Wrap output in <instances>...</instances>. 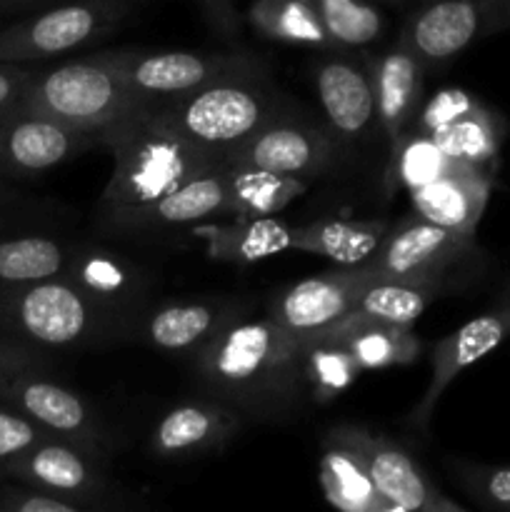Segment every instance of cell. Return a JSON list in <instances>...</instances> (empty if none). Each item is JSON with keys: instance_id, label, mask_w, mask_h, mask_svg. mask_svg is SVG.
Here are the masks:
<instances>
[{"instance_id": "obj_1", "label": "cell", "mask_w": 510, "mask_h": 512, "mask_svg": "<svg viewBox=\"0 0 510 512\" xmlns=\"http://www.w3.org/2000/svg\"><path fill=\"white\" fill-rule=\"evenodd\" d=\"M200 388L238 410L245 420L275 423L298 410L305 388L303 340L273 318L230 320L198 355Z\"/></svg>"}, {"instance_id": "obj_2", "label": "cell", "mask_w": 510, "mask_h": 512, "mask_svg": "<svg viewBox=\"0 0 510 512\" xmlns=\"http://www.w3.org/2000/svg\"><path fill=\"white\" fill-rule=\"evenodd\" d=\"M113 173L100 195L98 210L140 205L178 190L220 158L190 143L155 105H138L105 130Z\"/></svg>"}, {"instance_id": "obj_3", "label": "cell", "mask_w": 510, "mask_h": 512, "mask_svg": "<svg viewBox=\"0 0 510 512\" xmlns=\"http://www.w3.org/2000/svg\"><path fill=\"white\" fill-rule=\"evenodd\" d=\"M0 333L43 353L120 340L135 328L93 303L68 278L0 290Z\"/></svg>"}, {"instance_id": "obj_4", "label": "cell", "mask_w": 510, "mask_h": 512, "mask_svg": "<svg viewBox=\"0 0 510 512\" xmlns=\"http://www.w3.org/2000/svg\"><path fill=\"white\" fill-rule=\"evenodd\" d=\"M153 105L190 143L220 160L288 110L265 70L225 75L195 93Z\"/></svg>"}, {"instance_id": "obj_5", "label": "cell", "mask_w": 510, "mask_h": 512, "mask_svg": "<svg viewBox=\"0 0 510 512\" xmlns=\"http://www.w3.org/2000/svg\"><path fill=\"white\" fill-rule=\"evenodd\" d=\"M20 103L68 125L103 133L138 108L115 50L38 68Z\"/></svg>"}, {"instance_id": "obj_6", "label": "cell", "mask_w": 510, "mask_h": 512, "mask_svg": "<svg viewBox=\"0 0 510 512\" xmlns=\"http://www.w3.org/2000/svg\"><path fill=\"white\" fill-rule=\"evenodd\" d=\"M143 0H65L0 28V63H43L93 48L138 13Z\"/></svg>"}, {"instance_id": "obj_7", "label": "cell", "mask_w": 510, "mask_h": 512, "mask_svg": "<svg viewBox=\"0 0 510 512\" xmlns=\"http://www.w3.org/2000/svg\"><path fill=\"white\" fill-rule=\"evenodd\" d=\"M0 398L28 415L48 435L78 445L98 455L105 463H113L123 448L120 433L108 420L80 395L78 390L48 378L40 370L0 375Z\"/></svg>"}, {"instance_id": "obj_8", "label": "cell", "mask_w": 510, "mask_h": 512, "mask_svg": "<svg viewBox=\"0 0 510 512\" xmlns=\"http://www.w3.org/2000/svg\"><path fill=\"white\" fill-rule=\"evenodd\" d=\"M5 480H20L48 493L80 503L85 512H110L138 508V495L110 475V463L98 455L60 440L55 435L20 455L8 468Z\"/></svg>"}, {"instance_id": "obj_9", "label": "cell", "mask_w": 510, "mask_h": 512, "mask_svg": "<svg viewBox=\"0 0 510 512\" xmlns=\"http://www.w3.org/2000/svg\"><path fill=\"white\" fill-rule=\"evenodd\" d=\"M505 30H510V0H415L398 40L430 73Z\"/></svg>"}, {"instance_id": "obj_10", "label": "cell", "mask_w": 510, "mask_h": 512, "mask_svg": "<svg viewBox=\"0 0 510 512\" xmlns=\"http://www.w3.org/2000/svg\"><path fill=\"white\" fill-rule=\"evenodd\" d=\"M115 53L125 85L138 105L168 103L195 93L225 75L265 70L258 58L240 50L208 53V50L118 48Z\"/></svg>"}, {"instance_id": "obj_11", "label": "cell", "mask_w": 510, "mask_h": 512, "mask_svg": "<svg viewBox=\"0 0 510 512\" xmlns=\"http://www.w3.org/2000/svg\"><path fill=\"white\" fill-rule=\"evenodd\" d=\"M93 148H105L103 130L68 125L20 100L0 113V175L10 183L38 178Z\"/></svg>"}, {"instance_id": "obj_12", "label": "cell", "mask_w": 510, "mask_h": 512, "mask_svg": "<svg viewBox=\"0 0 510 512\" xmlns=\"http://www.w3.org/2000/svg\"><path fill=\"white\" fill-rule=\"evenodd\" d=\"M478 253L475 238L453 233L428 220L405 218L388 230L368 260L358 265L368 280H408V283H443L453 265Z\"/></svg>"}, {"instance_id": "obj_13", "label": "cell", "mask_w": 510, "mask_h": 512, "mask_svg": "<svg viewBox=\"0 0 510 512\" xmlns=\"http://www.w3.org/2000/svg\"><path fill=\"white\" fill-rule=\"evenodd\" d=\"M340 140L328 125L285 110L240 143L228 160L293 178H318L335 163Z\"/></svg>"}, {"instance_id": "obj_14", "label": "cell", "mask_w": 510, "mask_h": 512, "mask_svg": "<svg viewBox=\"0 0 510 512\" xmlns=\"http://www.w3.org/2000/svg\"><path fill=\"white\" fill-rule=\"evenodd\" d=\"M220 215L225 218V158L178 190H170L148 203L98 210L95 228L113 238H140Z\"/></svg>"}, {"instance_id": "obj_15", "label": "cell", "mask_w": 510, "mask_h": 512, "mask_svg": "<svg viewBox=\"0 0 510 512\" xmlns=\"http://www.w3.org/2000/svg\"><path fill=\"white\" fill-rule=\"evenodd\" d=\"M325 125L340 143H360L378 133L370 53L353 48L323 50L313 73Z\"/></svg>"}, {"instance_id": "obj_16", "label": "cell", "mask_w": 510, "mask_h": 512, "mask_svg": "<svg viewBox=\"0 0 510 512\" xmlns=\"http://www.w3.org/2000/svg\"><path fill=\"white\" fill-rule=\"evenodd\" d=\"M370 73H373L375 88V123H378L380 138L385 140V195H390V173H393L395 155L403 145L405 135L410 133L415 115L420 113L423 100L425 73L418 58L395 40L388 50L370 55Z\"/></svg>"}, {"instance_id": "obj_17", "label": "cell", "mask_w": 510, "mask_h": 512, "mask_svg": "<svg viewBox=\"0 0 510 512\" xmlns=\"http://www.w3.org/2000/svg\"><path fill=\"white\" fill-rule=\"evenodd\" d=\"M63 278H68L75 288L83 290L93 303L103 305L120 320L140 325L145 318V305L150 298V278L140 265L110 250L105 245L73 243L68 268Z\"/></svg>"}, {"instance_id": "obj_18", "label": "cell", "mask_w": 510, "mask_h": 512, "mask_svg": "<svg viewBox=\"0 0 510 512\" xmlns=\"http://www.w3.org/2000/svg\"><path fill=\"white\" fill-rule=\"evenodd\" d=\"M370 280L358 265H343L315 278L280 290L268 305V318L300 340L315 338L338 325L353 308L355 298Z\"/></svg>"}, {"instance_id": "obj_19", "label": "cell", "mask_w": 510, "mask_h": 512, "mask_svg": "<svg viewBox=\"0 0 510 512\" xmlns=\"http://www.w3.org/2000/svg\"><path fill=\"white\" fill-rule=\"evenodd\" d=\"M510 338V300L503 298L498 308L478 315L460 325L455 333L445 335L430 350V383L425 388L423 398L410 410V425L420 435H428L430 420L435 415V405L443 398L448 385L463 373L465 368L483 360L493 353L503 340Z\"/></svg>"}, {"instance_id": "obj_20", "label": "cell", "mask_w": 510, "mask_h": 512, "mask_svg": "<svg viewBox=\"0 0 510 512\" xmlns=\"http://www.w3.org/2000/svg\"><path fill=\"white\" fill-rule=\"evenodd\" d=\"M245 418L215 398H195L165 410L148 435V450L160 460H190L218 453L238 438Z\"/></svg>"}, {"instance_id": "obj_21", "label": "cell", "mask_w": 510, "mask_h": 512, "mask_svg": "<svg viewBox=\"0 0 510 512\" xmlns=\"http://www.w3.org/2000/svg\"><path fill=\"white\" fill-rule=\"evenodd\" d=\"M363 450L375 488L393 512H465L400 443L363 428Z\"/></svg>"}, {"instance_id": "obj_22", "label": "cell", "mask_w": 510, "mask_h": 512, "mask_svg": "<svg viewBox=\"0 0 510 512\" xmlns=\"http://www.w3.org/2000/svg\"><path fill=\"white\" fill-rule=\"evenodd\" d=\"M320 488L333 508L345 512H393L378 493L363 450V425L343 423L320 445Z\"/></svg>"}, {"instance_id": "obj_23", "label": "cell", "mask_w": 510, "mask_h": 512, "mask_svg": "<svg viewBox=\"0 0 510 512\" xmlns=\"http://www.w3.org/2000/svg\"><path fill=\"white\" fill-rule=\"evenodd\" d=\"M493 173L495 170L490 168L453 163L440 178L410 190L413 215L475 238L493 188Z\"/></svg>"}, {"instance_id": "obj_24", "label": "cell", "mask_w": 510, "mask_h": 512, "mask_svg": "<svg viewBox=\"0 0 510 512\" xmlns=\"http://www.w3.org/2000/svg\"><path fill=\"white\" fill-rule=\"evenodd\" d=\"M238 315V303H230V300L170 303L145 313L135 335H140L150 348L165 355L193 358Z\"/></svg>"}, {"instance_id": "obj_25", "label": "cell", "mask_w": 510, "mask_h": 512, "mask_svg": "<svg viewBox=\"0 0 510 512\" xmlns=\"http://www.w3.org/2000/svg\"><path fill=\"white\" fill-rule=\"evenodd\" d=\"M13 205L0 210V290L63 278L73 243L45 230L10 228L8 213Z\"/></svg>"}, {"instance_id": "obj_26", "label": "cell", "mask_w": 510, "mask_h": 512, "mask_svg": "<svg viewBox=\"0 0 510 512\" xmlns=\"http://www.w3.org/2000/svg\"><path fill=\"white\" fill-rule=\"evenodd\" d=\"M190 233L203 240L213 260L223 263H255L290 250L293 225L275 215L263 218H233L228 225L195 223Z\"/></svg>"}, {"instance_id": "obj_27", "label": "cell", "mask_w": 510, "mask_h": 512, "mask_svg": "<svg viewBox=\"0 0 510 512\" xmlns=\"http://www.w3.org/2000/svg\"><path fill=\"white\" fill-rule=\"evenodd\" d=\"M308 190V180L250 168L225 158V218L275 215Z\"/></svg>"}, {"instance_id": "obj_28", "label": "cell", "mask_w": 510, "mask_h": 512, "mask_svg": "<svg viewBox=\"0 0 510 512\" xmlns=\"http://www.w3.org/2000/svg\"><path fill=\"white\" fill-rule=\"evenodd\" d=\"M388 230L385 220H315L293 228L290 250L330 258L338 265H360L378 250Z\"/></svg>"}, {"instance_id": "obj_29", "label": "cell", "mask_w": 510, "mask_h": 512, "mask_svg": "<svg viewBox=\"0 0 510 512\" xmlns=\"http://www.w3.org/2000/svg\"><path fill=\"white\" fill-rule=\"evenodd\" d=\"M330 338H338L363 373L368 370H388L395 365H410L423 353L413 325L380 323V320H358V323H338L328 330Z\"/></svg>"}, {"instance_id": "obj_30", "label": "cell", "mask_w": 510, "mask_h": 512, "mask_svg": "<svg viewBox=\"0 0 510 512\" xmlns=\"http://www.w3.org/2000/svg\"><path fill=\"white\" fill-rule=\"evenodd\" d=\"M443 283H408V280H370L353 308L340 323L380 320V323L415 325L435 298L445 293ZM328 333V330H325Z\"/></svg>"}, {"instance_id": "obj_31", "label": "cell", "mask_w": 510, "mask_h": 512, "mask_svg": "<svg viewBox=\"0 0 510 512\" xmlns=\"http://www.w3.org/2000/svg\"><path fill=\"white\" fill-rule=\"evenodd\" d=\"M245 23L255 35L273 43L298 45L320 53L338 48L308 0H253L245 10Z\"/></svg>"}, {"instance_id": "obj_32", "label": "cell", "mask_w": 510, "mask_h": 512, "mask_svg": "<svg viewBox=\"0 0 510 512\" xmlns=\"http://www.w3.org/2000/svg\"><path fill=\"white\" fill-rule=\"evenodd\" d=\"M450 160L495 170L505 138V120L488 105L478 103L470 113L433 135Z\"/></svg>"}, {"instance_id": "obj_33", "label": "cell", "mask_w": 510, "mask_h": 512, "mask_svg": "<svg viewBox=\"0 0 510 512\" xmlns=\"http://www.w3.org/2000/svg\"><path fill=\"white\" fill-rule=\"evenodd\" d=\"M360 373H363L360 365L338 338L315 335V338L303 340L305 388L318 403H330L348 393Z\"/></svg>"}, {"instance_id": "obj_34", "label": "cell", "mask_w": 510, "mask_h": 512, "mask_svg": "<svg viewBox=\"0 0 510 512\" xmlns=\"http://www.w3.org/2000/svg\"><path fill=\"white\" fill-rule=\"evenodd\" d=\"M338 48H365L385 30V15L375 0H308Z\"/></svg>"}, {"instance_id": "obj_35", "label": "cell", "mask_w": 510, "mask_h": 512, "mask_svg": "<svg viewBox=\"0 0 510 512\" xmlns=\"http://www.w3.org/2000/svg\"><path fill=\"white\" fill-rule=\"evenodd\" d=\"M453 163L455 160L445 155V150L440 148L433 135L410 130L405 135L403 145H400L398 155H395L393 173H390V193L398 185L408 190V193L420 188V185H428L430 180L440 178Z\"/></svg>"}, {"instance_id": "obj_36", "label": "cell", "mask_w": 510, "mask_h": 512, "mask_svg": "<svg viewBox=\"0 0 510 512\" xmlns=\"http://www.w3.org/2000/svg\"><path fill=\"white\" fill-rule=\"evenodd\" d=\"M460 488L485 510L510 512V465H475L450 460Z\"/></svg>"}, {"instance_id": "obj_37", "label": "cell", "mask_w": 510, "mask_h": 512, "mask_svg": "<svg viewBox=\"0 0 510 512\" xmlns=\"http://www.w3.org/2000/svg\"><path fill=\"white\" fill-rule=\"evenodd\" d=\"M43 438H48V433L40 425L0 398V480H5L8 468L20 455L28 453Z\"/></svg>"}, {"instance_id": "obj_38", "label": "cell", "mask_w": 510, "mask_h": 512, "mask_svg": "<svg viewBox=\"0 0 510 512\" xmlns=\"http://www.w3.org/2000/svg\"><path fill=\"white\" fill-rule=\"evenodd\" d=\"M478 103L480 100L463 88L438 90V93L420 108L418 120H415V130H420V133L425 135L440 133V130H445L448 125H453L455 120L463 118L465 113H470Z\"/></svg>"}, {"instance_id": "obj_39", "label": "cell", "mask_w": 510, "mask_h": 512, "mask_svg": "<svg viewBox=\"0 0 510 512\" xmlns=\"http://www.w3.org/2000/svg\"><path fill=\"white\" fill-rule=\"evenodd\" d=\"M0 512H85L80 503L20 480L0 483Z\"/></svg>"}, {"instance_id": "obj_40", "label": "cell", "mask_w": 510, "mask_h": 512, "mask_svg": "<svg viewBox=\"0 0 510 512\" xmlns=\"http://www.w3.org/2000/svg\"><path fill=\"white\" fill-rule=\"evenodd\" d=\"M53 368V358L50 353L35 350L30 345L18 343L10 335L0 333V375L3 373H23V370H40V373H50Z\"/></svg>"}, {"instance_id": "obj_41", "label": "cell", "mask_w": 510, "mask_h": 512, "mask_svg": "<svg viewBox=\"0 0 510 512\" xmlns=\"http://www.w3.org/2000/svg\"><path fill=\"white\" fill-rule=\"evenodd\" d=\"M198 3L205 23L210 25L213 33H218L225 40L238 38L240 28H243V15L238 13L235 0H198Z\"/></svg>"}, {"instance_id": "obj_42", "label": "cell", "mask_w": 510, "mask_h": 512, "mask_svg": "<svg viewBox=\"0 0 510 512\" xmlns=\"http://www.w3.org/2000/svg\"><path fill=\"white\" fill-rule=\"evenodd\" d=\"M35 70H38L35 63H0V113L13 108L23 98Z\"/></svg>"}, {"instance_id": "obj_43", "label": "cell", "mask_w": 510, "mask_h": 512, "mask_svg": "<svg viewBox=\"0 0 510 512\" xmlns=\"http://www.w3.org/2000/svg\"><path fill=\"white\" fill-rule=\"evenodd\" d=\"M0 3H3L5 15H15V13H33V10L48 8V5L65 3V0H0Z\"/></svg>"}, {"instance_id": "obj_44", "label": "cell", "mask_w": 510, "mask_h": 512, "mask_svg": "<svg viewBox=\"0 0 510 512\" xmlns=\"http://www.w3.org/2000/svg\"><path fill=\"white\" fill-rule=\"evenodd\" d=\"M15 200H18V195H15V188L10 180H5L3 175H0V210H5L8 205H13Z\"/></svg>"}, {"instance_id": "obj_45", "label": "cell", "mask_w": 510, "mask_h": 512, "mask_svg": "<svg viewBox=\"0 0 510 512\" xmlns=\"http://www.w3.org/2000/svg\"><path fill=\"white\" fill-rule=\"evenodd\" d=\"M380 8H405V5H413L415 0H375Z\"/></svg>"}, {"instance_id": "obj_46", "label": "cell", "mask_w": 510, "mask_h": 512, "mask_svg": "<svg viewBox=\"0 0 510 512\" xmlns=\"http://www.w3.org/2000/svg\"><path fill=\"white\" fill-rule=\"evenodd\" d=\"M3 15H5V10H3V3H0V18H3Z\"/></svg>"}, {"instance_id": "obj_47", "label": "cell", "mask_w": 510, "mask_h": 512, "mask_svg": "<svg viewBox=\"0 0 510 512\" xmlns=\"http://www.w3.org/2000/svg\"><path fill=\"white\" fill-rule=\"evenodd\" d=\"M505 300H510V290H508V293H505Z\"/></svg>"}]
</instances>
